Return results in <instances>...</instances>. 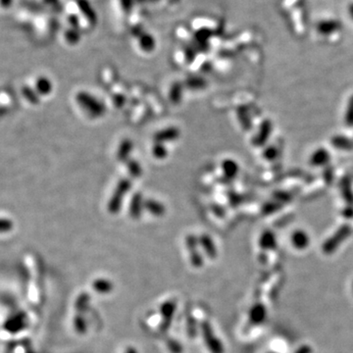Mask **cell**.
I'll list each match as a JSON object with an SVG mask.
<instances>
[{
	"label": "cell",
	"mask_w": 353,
	"mask_h": 353,
	"mask_svg": "<svg viewBox=\"0 0 353 353\" xmlns=\"http://www.w3.org/2000/svg\"><path fill=\"white\" fill-rule=\"evenodd\" d=\"M265 309L261 305H257L254 307L251 311V320L254 323H261V321L264 319Z\"/></svg>",
	"instance_id": "52a82bcc"
},
{
	"label": "cell",
	"mask_w": 353,
	"mask_h": 353,
	"mask_svg": "<svg viewBox=\"0 0 353 353\" xmlns=\"http://www.w3.org/2000/svg\"><path fill=\"white\" fill-rule=\"evenodd\" d=\"M352 230L351 227L349 225H345L343 226L331 239H329L324 247L323 249L326 253H332L336 250V248L350 236Z\"/></svg>",
	"instance_id": "6da1fadb"
},
{
	"label": "cell",
	"mask_w": 353,
	"mask_h": 353,
	"mask_svg": "<svg viewBox=\"0 0 353 353\" xmlns=\"http://www.w3.org/2000/svg\"><path fill=\"white\" fill-rule=\"evenodd\" d=\"M297 353H310V350H309V348L304 347V348H302L299 352H297Z\"/></svg>",
	"instance_id": "7c38bea8"
},
{
	"label": "cell",
	"mask_w": 353,
	"mask_h": 353,
	"mask_svg": "<svg viewBox=\"0 0 353 353\" xmlns=\"http://www.w3.org/2000/svg\"><path fill=\"white\" fill-rule=\"evenodd\" d=\"M342 191H343V195H344L345 199L350 203L351 206H353V188H352V183H351L350 180L344 179L343 184H342Z\"/></svg>",
	"instance_id": "8992f818"
},
{
	"label": "cell",
	"mask_w": 353,
	"mask_h": 353,
	"mask_svg": "<svg viewBox=\"0 0 353 353\" xmlns=\"http://www.w3.org/2000/svg\"><path fill=\"white\" fill-rule=\"evenodd\" d=\"M345 216L348 218L353 217V206H349L346 210H345Z\"/></svg>",
	"instance_id": "8fae6325"
},
{
	"label": "cell",
	"mask_w": 353,
	"mask_h": 353,
	"mask_svg": "<svg viewBox=\"0 0 353 353\" xmlns=\"http://www.w3.org/2000/svg\"><path fill=\"white\" fill-rule=\"evenodd\" d=\"M13 2L14 0H0V10L9 9L12 6Z\"/></svg>",
	"instance_id": "30bf717a"
},
{
	"label": "cell",
	"mask_w": 353,
	"mask_h": 353,
	"mask_svg": "<svg viewBox=\"0 0 353 353\" xmlns=\"http://www.w3.org/2000/svg\"><path fill=\"white\" fill-rule=\"evenodd\" d=\"M292 243H293V246L296 248L302 249V248H305L308 246L309 238L304 232L297 231L292 236Z\"/></svg>",
	"instance_id": "5b68a950"
},
{
	"label": "cell",
	"mask_w": 353,
	"mask_h": 353,
	"mask_svg": "<svg viewBox=\"0 0 353 353\" xmlns=\"http://www.w3.org/2000/svg\"><path fill=\"white\" fill-rule=\"evenodd\" d=\"M332 143L335 147H337L341 150H352L353 149V141L347 137L337 136L333 139Z\"/></svg>",
	"instance_id": "277c9868"
},
{
	"label": "cell",
	"mask_w": 353,
	"mask_h": 353,
	"mask_svg": "<svg viewBox=\"0 0 353 353\" xmlns=\"http://www.w3.org/2000/svg\"><path fill=\"white\" fill-rule=\"evenodd\" d=\"M316 28L320 35H333V34L339 32L343 28V25H342V22H340L338 20L331 19V20H324V21L319 22Z\"/></svg>",
	"instance_id": "7a4b0ae2"
},
{
	"label": "cell",
	"mask_w": 353,
	"mask_h": 353,
	"mask_svg": "<svg viewBox=\"0 0 353 353\" xmlns=\"http://www.w3.org/2000/svg\"><path fill=\"white\" fill-rule=\"evenodd\" d=\"M349 13H350V15H351V17L353 20V3H352L350 5V7H349Z\"/></svg>",
	"instance_id": "4fadbf2b"
},
{
	"label": "cell",
	"mask_w": 353,
	"mask_h": 353,
	"mask_svg": "<svg viewBox=\"0 0 353 353\" xmlns=\"http://www.w3.org/2000/svg\"><path fill=\"white\" fill-rule=\"evenodd\" d=\"M346 123L349 127H353V95L349 101L348 110L346 114Z\"/></svg>",
	"instance_id": "ba28073f"
},
{
	"label": "cell",
	"mask_w": 353,
	"mask_h": 353,
	"mask_svg": "<svg viewBox=\"0 0 353 353\" xmlns=\"http://www.w3.org/2000/svg\"><path fill=\"white\" fill-rule=\"evenodd\" d=\"M262 246H264L265 247L267 248H270V247H273L276 244V241L274 239V236L270 233H267L266 235L263 236L262 238Z\"/></svg>",
	"instance_id": "9c48e42d"
},
{
	"label": "cell",
	"mask_w": 353,
	"mask_h": 353,
	"mask_svg": "<svg viewBox=\"0 0 353 353\" xmlns=\"http://www.w3.org/2000/svg\"><path fill=\"white\" fill-rule=\"evenodd\" d=\"M329 160H330L329 152L324 148H320L313 153L311 157V164L313 166H324L329 162Z\"/></svg>",
	"instance_id": "3957f363"
}]
</instances>
